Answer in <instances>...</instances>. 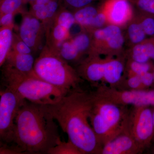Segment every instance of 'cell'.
I'll return each instance as SVG.
<instances>
[{"instance_id": "cell-1", "label": "cell", "mask_w": 154, "mask_h": 154, "mask_svg": "<svg viewBox=\"0 0 154 154\" xmlns=\"http://www.w3.org/2000/svg\"><path fill=\"white\" fill-rule=\"evenodd\" d=\"M94 102L93 92L72 89L54 104L46 105L69 140L82 154H101L102 146L91 124L90 114Z\"/></svg>"}, {"instance_id": "cell-2", "label": "cell", "mask_w": 154, "mask_h": 154, "mask_svg": "<svg viewBox=\"0 0 154 154\" xmlns=\"http://www.w3.org/2000/svg\"><path fill=\"white\" fill-rule=\"evenodd\" d=\"M56 122L45 105L25 100L16 118L13 143L24 153L47 154L62 141Z\"/></svg>"}, {"instance_id": "cell-3", "label": "cell", "mask_w": 154, "mask_h": 154, "mask_svg": "<svg viewBox=\"0 0 154 154\" xmlns=\"http://www.w3.org/2000/svg\"><path fill=\"white\" fill-rule=\"evenodd\" d=\"M2 74L6 88L14 90L23 99L35 104H55L70 91L51 85L34 75L22 74L5 68H2Z\"/></svg>"}, {"instance_id": "cell-4", "label": "cell", "mask_w": 154, "mask_h": 154, "mask_svg": "<svg viewBox=\"0 0 154 154\" xmlns=\"http://www.w3.org/2000/svg\"><path fill=\"white\" fill-rule=\"evenodd\" d=\"M33 73L38 79L68 91L78 88L84 81L76 69L46 45L35 59Z\"/></svg>"}, {"instance_id": "cell-5", "label": "cell", "mask_w": 154, "mask_h": 154, "mask_svg": "<svg viewBox=\"0 0 154 154\" xmlns=\"http://www.w3.org/2000/svg\"><path fill=\"white\" fill-rule=\"evenodd\" d=\"M94 94L90 114L91 124L102 147L125 126L129 109L127 106L105 101Z\"/></svg>"}, {"instance_id": "cell-6", "label": "cell", "mask_w": 154, "mask_h": 154, "mask_svg": "<svg viewBox=\"0 0 154 154\" xmlns=\"http://www.w3.org/2000/svg\"><path fill=\"white\" fill-rule=\"evenodd\" d=\"M125 127L143 151L149 148L154 136L152 107L132 106L128 110Z\"/></svg>"}, {"instance_id": "cell-7", "label": "cell", "mask_w": 154, "mask_h": 154, "mask_svg": "<svg viewBox=\"0 0 154 154\" xmlns=\"http://www.w3.org/2000/svg\"><path fill=\"white\" fill-rule=\"evenodd\" d=\"M90 32L91 43L88 55L113 57L122 56L125 37L121 28L108 25Z\"/></svg>"}, {"instance_id": "cell-8", "label": "cell", "mask_w": 154, "mask_h": 154, "mask_svg": "<svg viewBox=\"0 0 154 154\" xmlns=\"http://www.w3.org/2000/svg\"><path fill=\"white\" fill-rule=\"evenodd\" d=\"M94 92L99 98L118 105L154 107V89L122 90L100 84Z\"/></svg>"}, {"instance_id": "cell-9", "label": "cell", "mask_w": 154, "mask_h": 154, "mask_svg": "<svg viewBox=\"0 0 154 154\" xmlns=\"http://www.w3.org/2000/svg\"><path fill=\"white\" fill-rule=\"evenodd\" d=\"M0 96V138L2 143H11L17 114L25 100L8 88L1 91Z\"/></svg>"}, {"instance_id": "cell-10", "label": "cell", "mask_w": 154, "mask_h": 154, "mask_svg": "<svg viewBox=\"0 0 154 154\" xmlns=\"http://www.w3.org/2000/svg\"><path fill=\"white\" fill-rule=\"evenodd\" d=\"M22 16L18 34L32 51H37L42 45L43 38L45 37L46 27L29 12H26Z\"/></svg>"}, {"instance_id": "cell-11", "label": "cell", "mask_w": 154, "mask_h": 154, "mask_svg": "<svg viewBox=\"0 0 154 154\" xmlns=\"http://www.w3.org/2000/svg\"><path fill=\"white\" fill-rule=\"evenodd\" d=\"M132 6L129 0H105L99 7L106 14L108 25L121 28L134 17Z\"/></svg>"}, {"instance_id": "cell-12", "label": "cell", "mask_w": 154, "mask_h": 154, "mask_svg": "<svg viewBox=\"0 0 154 154\" xmlns=\"http://www.w3.org/2000/svg\"><path fill=\"white\" fill-rule=\"evenodd\" d=\"M143 152L125 125L121 132L103 146L101 154H137Z\"/></svg>"}, {"instance_id": "cell-13", "label": "cell", "mask_w": 154, "mask_h": 154, "mask_svg": "<svg viewBox=\"0 0 154 154\" xmlns=\"http://www.w3.org/2000/svg\"><path fill=\"white\" fill-rule=\"evenodd\" d=\"M34 59L32 54H20L11 50L2 66L25 75H34Z\"/></svg>"}, {"instance_id": "cell-14", "label": "cell", "mask_w": 154, "mask_h": 154, "mask_svg": "<svg viewBox=\"0 0 154 154\" xmlns=\"http://www.w3.org/2000/svg\"><path fill=\"white\" fill-rule=\"evenodd\" d=\"M70 36V30L52 20L46 28L45 45L59 53L61 45Z\"/></svg>"}, {"instance_id": "cell-15", "label": "cell", "mask_w": 154, "mask_h": 154, "mask_svg": "<svg viewBox=\"0 0 154 154\" xmlns=\"http://www.w3.org/2000/svg\"><path fill=\"white\" fill-rule=\"evenodd\" d=\"M98 11L99 7L90 5L75 10L72 13L76 24L79 25L82 30L89 31Z\"/></svg>"}, {"instance_id": "cell-16", "label": "cell", "mask_w": 154, "mask_h": 154, "mask_svg": "<svg viewBox=\"0 0 154 154\" xmlns=\"http://www.w3.org/2000/svg\"><path fill=\"white\" fill-rule=\"evenodd\" d=\"M14 28L1 27L0 28V66H2L12 49Z\"/></svg>"}, {"instance_id": "cell-17", "label": "cell", "mask_w": 154, "mask_h": 154, "mask_svg": "<svg viewBox=\"0 0 154 154\" xmlns=\"http://www.w3.org/2000/svg\"><path fill=\"white\" fill-rule=\"evenodd\" d=\"M126 26L127 38L131 47L143 42L146 38V35L136 16H134Z\"/></svg>"}, {"instance_id": "cell-18", "label": "cell", "mask_w": 154, "mask_h": 154, "mask_svg": "<svg viewBox=\"0 0 154 154\" xmlns=\"http://www.w3.org/2000/svg\"><path fill=\"white\" fill-rule=\"evenodd\" d=\"M60 5V0H51L40 10L30 14L39 19L47 28L56 14Z\"/></svg>"}, {"instance_id": "cell-19", "label": "cell", "mask_w": 154, "mask_h": 154, "mask_svg": "<svg viewBox=\"0 0 154 154\" xmlns=\"http://www.w3.org/2000/svg\"><path fill=\"white\" fill-rule=\"evenodd\" d=\"M59 54L69 63H78L79 64L84 59V56L79 52L73 43L70 37L64 42L61 45Z\"/></svg>"}, {"instance_id": "cell-20", "label": "cell", "mask_w": 154, "mask_h": 154, "mask_svg": "<svg viewBox=\"0 0 154 154\" xmlns=\"http://www.w3.org/2000/svg\"><path fill=\"white\" fill-rule=\"evenodd\" d=\"M70 38L79 52L83 56H88L91 46V32L82 30L81 32L76 35L71 36Z\"/></svg>"}, {"instance_id": "cell-21", "label": "cell", "mask_w": 154, "mask_h": 154, "mask_svg": "<svg viewBox=\"0 0 154 154\" xmlns=\"http://www.w3.org/2000/svg\"><path fill=\"white\" fill-rule=\"evenodd\" d=\"M127 56V59L131 60L138 62H148L151 59L148 48L145 40L131 47L128 52Z\"/></svg>"}, {"instance_id": "cell-22", "label": "cell", "mask_w": 154, "mask_h": 154, "mask_svg": "<svg viewBox=\"0 0 154 154\" xmlns=\"http://www.w3.org/2000/svg\"><path fill=\"white\" fill-rule=\"evenodd\" d=\"M25 5L23 0H1L0 16L7 14L22 15L27 12L24 8Z\"/></svg>"}, {"instance_id": "cell-23", "label": "cell", "mask_w": 154, "mask_h": 154, "mask_svg": "<svg viewBox=\"0 0 154 154\" xmlns=\"http://www.w3.org/2000/svg\"><path fill=\"white\" fill-rule=\"evenodd\" d=\"M52 20L69 30H70L74 25L76 24L72 12L69 11L66 8L62 5H60Z\"/></svg>"}, {"instance_id": "cell-24", "label": "cell", "mask_w": 154, "mask_h": 154, "mask_svg": "<svg viewBox=\"0 0 154 154\" xmlns=\"http://www.w3.org/2000/svg\"><path fill=\"white\" fill-rule=\"evenodd\" d=\"M154 67L149 62L140 63L127 59L125 64V70L127 73H131L140 75L146 72L153 71Z\"/></svg>"}, {"instance_id": "cell-25", "label": "cell", "mask_w": 154, "mask_h": 154, "mask_svg": "<svg viewBox=\"0 0 154 154\" xmlns=\"http://www.w3.org/2000/svg\"><path fill=\"white\" fill-rule=\"evenodd\" d=\"M136 17L146 36L154 37V14L140 11Z\"/></svg>"}, {"instance_id": "cell-26", "label": "cell", "mask_w": 154, "mask_h": 154, "mask_svg": "<svg viewBox=\"0 0 154 154\" xmlns=\"http://www.w3.org/2000/svg\"><path fill=\"white\" fill-rule=\"evenodd\" d=\"M47 154H82L79 149L72 142L61 141L50 149Z\"/></svg>"}, {"instance_id": "cell-27", "label": "cell", "mask_w": 154, "mask_h": 154, "mask_svg": "<svg viewBox=\"0 0 154 154\" xmlns=\"http://www.w3.org/2000/svg\"><path fill=\"white\" fill-rule=\"evenodd\" d=\"M126 79H124L122 81L117 89H119L122 86L126 88L124 90H144L143 85L141 80L140 76L131 73H127Z\"/></svg>"}, {"instance_id": "cell-28", "label": "cell", "mask_w": 154, "mask_h": 154, "mask_svg": "<svg viewBox=\"0 0 154 154\" xmlns=\"http://www.w3.org/2000/svg\"><path fill=\"white\" fill-rule=\"evenodd\" d=\"M11 50L20 54H31L33 51L28 45L21 39L19 34L15 33Z\"/></svg>"}, {"instance_id": "cell-29", "label": "cell", "mask_w": 154, "mask_h": 154, "mask_svg": "<svg viewBox=\"0 0 154 154\" xmlns=\"http://www.w3.org/2000/svg\"><path fill=\"white\" fill-rule=\"evenodd\" d=\"M97 1L98 0H60V2H62V6L67 9H70L74 11L86 6L92 5Z\"/></svg>"}, {"instance_id": "cell-30", "label": "cell", "mask_w": 154, "mask_h": 154, "mask_svg": "<svg viewBox=\"0 0 154 154\" xmlns=\"http://www.w3.org/2000/svg\"><path fill=\"white\" fill-rule=\"evenodd\" d=\"M140 11L154 14V0H129Z\"/></svg>"}, {"instance_id": "cell-31", "label": "cell", "mask_w": 154, "mask_h": 154, "mask_svg": "<svg viewBox=\"0 0 154 154\" xmlns=\"http://www.w3.org/2000/svg\"><path fill=\"white\" fill-rule=\"evenodd\" d=\"M0 148V154H23L21 149L19 148L15 145L14 146H9L8 144L2 143Z\"/></svg>"}, {"instance_id": "cell-32", "label": "cell", "mask_w": 154, "mask_h": 154, "mask_svg": "<svg viewBox=\"0 0 154 154\" xmlns=\"http://www.w3.org/2000/svg\"><path fill=\"white\" fill-rule=\"evenodd\" d=\"M15 14H7L0 16L1 27H14V18Z\"/></svg>"}, {"instance_id": "cell-33", "label": "cell", "mask_w": 154, "mask_h": 154, "mask_svg": "<svg viewBox=\"0 0 154 154\" xmlns=\"http://www.w3.org/2000/svg\"><path fill=\"white\" fill-rule=\"evenodd\" d=\"M140 76L144 88L146 89H149V88L154 85L153 71L146 72Z\"/></svg>"}, {"instance_id": "cell-34", "label": "cell", "mask_w": 154, "mask_h": 154, "mask_svg": "<svg viewBox=\"0 0 154 154\" xmlns=\"http://www.w3.org/2000/svg\"><path fill=\"white\" fill-rule=\"evenodd\" d=\"M51 1V0H35L34 2L30 3V4H34L41 7H44Z\"/></svg>"}, {"instance_id": "cell-35", "label": "cell", "mask_w": 154, "mask_h": 154, "mask_svg": "<svg viewBox=\"0 0 154 154\" xmlns=\"http://www.w3.org/2000/svg\"><path fill=\"white\" fill-rule=\"evenodd\" d=\"M152 119L153 122L154 126V107H152ZM154 142V136L153 138V143Z\"/></svg>"}, {"instance_id": "cell-36", "label": "cell", "mask_w": 154, "mask_h": 154, "mask_svg": "<svg viewBox=\"0 0 154 154\" xmlns=\"http://www.w3.org/2000/svg\"><path fill=\"white\" fill-rule=\"evenodd\" d=\"M34 1L35 0H23L25 4H27V3H29L30 4V3L34 2Z\"/></svg>"}, {"instance_id": "cell-37", "label": "cell", "mask_w": 154, "mask_h": 154, "mask_svg": "<svg viewBox=\"0 0 154 154\" xmlns=\"http://www.w3.org/2000/svg\"><path fill=\"white\" fill-rule=\"evenodd\" d=\"M153 76H154V69L153 70Z\"/></svg>"}, {"instance_id": "cell-38", "label": "cell", "mask_w": 154, "mask_h": 154, "mask_svg": "<svg viewBox=\"0 0 154 154\" xmlns=\"http://www.w3.org/2000/svg\"><path fill=\"white\" fill-rule=\"evenodd\" d=\"M153 152H154V149H153Z\"/></svg>"}]
</instances>
